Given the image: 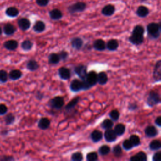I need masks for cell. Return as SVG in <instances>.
Segmentation results:
<instances>
[{
	"label": "cell",
	"instance_id": "6da1fadb",
	"mask_svg": "<svg viewBox=\"0 0 161 161\" xmlns=\"http://www.w3.org/2000/svg\"><path fill=\"white\" fill-rule=\"evenodd\" d=\"M148 35L151 39H157L159 37L160 34L161 27L159 23H150L147 25V27Z\"/></svg>",
	"mask_w": 161,
	"mask_h": 161
},
{
	"label": "cell",
	"instance_id": "7a4b0ae2",
	"mask_svg": "<svg viewBox=\"0 0 161 161\" xmlns=\"http://www.w3.org/2000/svg\"><path fill=\"white\" fill-rule=\"evenodd\" d=\"M86 3L83 1H78L76 2L70 6H69L67 8L69 13L73 14L75 13H80L84 11L86 8Z\"/></svg>",
	"mask_w": 161,
	"mask_h": 161
},
{
	"label": "cell",
	"instance_id": "3957f363",
	"mask_svg": "<svg viewBox=\"0 0 161 161\" xmlns=\"http://www.w3.org/2000/svg\"><path fill=\"white\" fill-rule=\"evenodd\" d=\"M160 101V95L158 93H157L155 91H152L150 92L148 97L147 98V103L149 106H153L158 103H159Z\"/></svg>",
	"mask_w": 161,
	"mask_h": 161
},
{
	"label": "cell",
	"instance_id": "277c9868",
	"mask_svg": "<svg viewBox=\"0 0 161 161\" xmlns=\"http://www.w3.org/2000/svg\"><path fill=\"white\" fill-rule=\"evenodd\" d=\"M50 106L55 109H59L62 108L64 104V99L61 96H56L50 100Z\"/></svg>",
	"mask_w": 161,
	"mask_h": 161
},
{
	"label": "cell",
	"instance_id": "5b68a950",
	"mask_svg": "<svg viewBox=\"0 0 161 161\" xmlns=\"http://www.w3.org/2000/svg\"><path fill=\"white\" fill-rule=\"evenodd\" d=\"M75 73L82 79H86L87 75V67L84 65H79L74 67Z\"/></svg>",
	"mask_w": 161,
	"mask_h": 161
},
{
	"label": "cell",
	"instance_id": "8992f818",
	"mask_svg": "<svg viewBox=\"0 0 161 161\" xmlns=\"http://www.w3.org/2000/svg\"><path fill=\"white\" fill-rule=\"evenodd\" d=\"M85 79L91 87L93 86L97 82V74L94 71H91L87 74Z\"/></svg>",
	"mask_w": 161,
	"mask_h": 161
},
{
	"label": "cell",
	"instance_id": "52a82bcc",
	"mask_svg": "<svg viewBox=\"0 0 161 161\" xmlns=\"http://www.w3.org/2000/svg\"><path fill=\"white\" fill-rule=\"evenodd\" d=\"M143 35L132 33L131 36L129 37V40L133 44L138 45L143 42Z\"/></svg>",
	"mask_w": 161,
	"mask_h": 161
},
{
	"label": "cell",
	"instance_id": "ba28073f",
	"mask_svg": "<svg viewBox=\"0 0 161 161\" xmlns=\"http://www.w3.org/2000/svg\"><path fill=\"white\" fill-rule=\"evenodd\" d=\"M18 25L21 30L26 31L30 28L31 25V22L26 18H21L18 19Z\"/></svg>",
	"mask_w": 161,
	"mask_h": 161
},
{
	"label": "cell",
	"instance_id": "9c48e42d",
	"mask_svg": "<svg viewBox=\"0 0 161 161\" xmlns=\"http://www.w3.org/2000/svg\"><path fill=\"white\" fill-rule=\"evenodd\" d=\"M115 11V7L111 4H107L104 6L102 10H101V13L106 16H112Z\"/></svg>",
	"mask_w": 161,
	"mask_h": 161
},
{
	"label": "cell",
	"instance_id": "30bf717a",
	"mask_svg": "<svg viewBox=\"0 0 161 161\" xmlns=\"http://www.w3.org/2000/svg\"><path fill=\"white\" fill-rule=\"evenodd\" d=\"M161 60H159L155 64L153 70V78L155 81H160L161 79Z\"/></svg>",
	"mask_w": 161,
	"mask_h": 161
},
{
	"label": "cell",
	"instance_id": "8fae6325",
	"mask_svg": "<svg viewBox=\"0 0 161 161\" xmlns=\"http://www.w3.org/2000/svg\"><path fill=\"white\" fill-rule=\"evenodd\" d=\"M117 138V135L113 130L108 129L104 133V138L108 142H114Z\"/></svg>",
	"mask_w": 161,
	"mask_h": 161
},
{
	"label": "cell",
	"instance_id": "7c38bea8",
	"mask_svg": "<svg viewBox=\"0 0 161 161\" xmlns=\"http://www.w3.org/2000/svg\"><path fill=\"white\" fill-rule=\"evenodd\" d=\"M18 42L15 40H9L8 41H6L4 44L3 47L8 50H14L18 48Z\"/></svg>",
	"mask_w": 161,
	"mask_h": 161
},
{
	"label": "cell",
	"instance_id": "4fadbf2b",
	"mask_svg": "<svg viewBox=\"0 0 161 161\" xmlns=\"http://www.w3.org/2000/svg\"><path fill=\"white\" fill-rule=\"evenodd\" d=\"M58 74L60 77L63 80H67L70 79L71 76L70 70L67 67H60L58 70Z\"/></svg>",
	"mask_w": 161,
	"mask_h": 161
},
{
	"label": "cell",
	"instance_id": "5bb4252c",
	"mask_svg": "<svg viewBox=\"0 0 161 161\" xmlns=\"http://www.w3.org/2000/svg\"><path fill=\"white\" fill-rule=\"evenodd\" d=\"M3 31L5 35H6L8 36H10V35H13L16 32V28L13 24L6 23L3 26Z\"/></svg>",
	"mask_w": 161,
	"mask_h": 161
},
{
	"label": "cell",
	"instance_id": "9a60e30c",
	"mask_svg": "<svg viewBox=\"0 0 161 161\" xmlns=\"http://www.w3.org/2000/svg\"><path fill=\"white\" fill-rule=\"evenodd\" d=\"M136 14L140 18H145L149 14V9L147 7L141 5L138 7L136 11Z\"/></svg>",
	"mask_w": 161,
	"mask_h": 161
},
{
	"label": "cell",
	"instance_id": "2e32d148",
	"mask_svg": "<svg viewBox=\"0 0 161 161\" xmlns=\"http://www.w3.org/2000/svg\"><path fill=\"white\" fill-rule=\"evenodd\" d=\"M19 9L15 6H9L5 11L6 14L10 18L16 17L19 14Z\"/></svg>",
	"mask_w": 161,
	"mask_h": 161
},
{
	"label": "cell",
	"instance_id": "e0dca14e",
	"mask_svg": "<svg viewBox=\"0 0 161 161\" xmlns=\"http://www.w3.org/2000/svg\"><path fill=\"white\" fill-rule=\"evenodd\" d=\"M50 18L53 20H58L62 18L63 14L58 9H53L49 12Z\"/></svg>",
	"mask_w": 161,
	"mask_h": 161
},
{
	"label": "cell",
	"instance_id": "ac0fdd59",
	"mask_svg": "<svg viewBox=\"0 0 161 161\" xmlns=\"http://www.w3.org/2000/svg\"><path fill=\"white\" fill-rule=\"evenodd\" d=\"M70 88L74 92L82 90V82L78 79H74L70 84Z\"/></svg>",
	"mask_w": 161,
	"mask_h": 161
},
{
	"label": "cell",
	"instance_id": "d6986e66",
	"mask_svg": "<svg viewBox=\"0 0 161 161\" xmlns=\"http://www.w3.org/2000/svg\"><path fill=\"white\" fill-rule=\"evenodd\" d=\"M147 159V155L143 152H139L130 158L131 161H146Z\"/></svg>",
	"mask_w": 161,
	"mask_h": 161
},
{
	"label": "cell",
	"instance_id": "ffe728a7",
	"mask_svg": "<svg viewBox=\"0 0 161 161\" xmlns=\"http://www.w3.org/2000/svg\"><path fill=\"white\" fill-rule=\"evenodd\" d=\"M50 125V121L47 118H42L38 123V126L39 128L41 130H46L49 128Z\"/></svg>",
	"mask_w": 161,
	"mask_h": 161
},
{
	"label": "cell",
	"instance_id": "44dd1931",
	"mask_svg": "<svg viewBox=\"0 0 161 161\" xmlns=\"http://www.w3.org/2000/svg\"><path fill=\"white\" fill-rule=\"evenodd\" d=\"M71 45L72 47L76 49V50H79L83 45V41L79 37H75L73 38L71 40Z\"/></svg>",
	"mask_w": 161,
	"mask_h": 161
},
{
	"label": "cell",
	"instance_id": "7402d4cb",
	"mask_svg": "<svg viewBox=\"0 0 161 161\" xmlns=\"http://www.w3.org/2000/svg\"><path fill=\"white\" fill-rule=\"evenodd\" d=\"M145 133L148 137H154L157 133V130L154 126H148L145 130Z\"/></svg>",
	"mask_w": 161,
	"mask_h": 161
},
{
	"label": "cell",
	"instance_id": "603a6c76",
	"mask_svg": "<svg viewBox=\"0 0 161 161\" xmlns=\"http://www.w3.org/2000/svg\"><path fill=\"white\" fill-rule=\"evenodd\" d=\"M93 47L96 50L102 51L106 48V43L103 40L97 39L94 42Z\"/></svg>",
	"mask_w": 161,
	"mask_h": 161
},
{
	"label": "cell",
	"instance_id": "cb8c5ba5",
	"mask_svg": "<svg viewBox=\"0 0 161 161\" xmlns=\"http://www.w3.org/2000/svg\"><path fill=\"white\" fill-rule=\"evenodd\" d=\"M118 46H119V43H118V40L116 39L109 40L106 45V47L111 51L116 50L118 48Z\"/></svg>",
	"mask_w": 161,
	"mask_h": 161
},
{
	"label": "cell",
	"instance_id": "d4e9b609",
	"mask_svg": "<svg viewBox=\"0 0 161 161\" xmlns=\"http://www.w3.org/2000/svg\"><path fill=\"white\" fill-rule=\"evenodd\" d=\"M8 77L10 79L13 80H16L20 79L22 77V72L21 70L18 69H14L9 72Z\"/></svg>",
	"mask_w": 161,
	"mask_h": 161
},
{
	"label": "cell",
	"instance_id": "484cf974",
	"mask_svg": "<svg viewBox=\"0 0 161 161\" xmlns=\"http://www.w3.org/2000/svg\"><path fill=\"white\" fill-rule=\"evenodd\" d=\"M33 29L36 33L43 32L45 29V25L42 21H37L34 24Z\"/></svg>",
	"mask_w": 161,
	"mask_h": 161
},
{
	"label": "cell",
	"instance_id": "4316f807",
	"mask_svg": "<svg viewBox=\"0 0 161 161\" xmlns=\"http://www.w3.org/2000/svg\"><path fill=\"white\" fill-rule=\"evenodd\" d=\"M26 68L30 71H35L39 68V64L36 60L33 59H30L28 61L26 64Z\"/></svg>",
	"mask_w": 161,
	"mask_h": 161
},
{
	"label": "cell",
	"instance_id": "83f0119b",
	"mask_svg": "<svg viewBox=\"0 0 161 161\" xmlns=\"http://www.w3.org/2000/svg\"><path fill=\"white\" fill-rule=\"evenodd\" d=\"M103 138V133L99 130H94L91 134V138L94 142H98Z\"/></svg>",
	"mask_w": 161,
	"mask_h": 161
},
{
	"label": "cell",
	"instance_id": "f1b7e54d",
	"mask_svg": "<svg viewBox=\"0 0 161 161\" xmlns=\"http://www.w3.org/2000/svg\"><path fill=\"white\" fill-rule=\"evenodd\" d=\"M108 78L104 72H101L97 74V82L101 85H104L108 82Z\"/></svg>",
	"mask_w": 161,
	"mask_h": 161
},
{
	"label": "cell",
	"instance_id": "f546056e",
	"mask_svg": "<svg viewBox=\"0 0 161 161\" xmlns=\"http://www.w3.org/2000/svg\"><path fill=\"white\" fill-rule=\"evenodd\" d=\"M60 59L58 54L52 53L48 56V62L51 64H57L60 62Z\"/></svg>",
	"mask_w": 161,
	"mask_h": 161
},
{
	"label": "cell",
	"instance_id": "4dcf8cb0",
	"mask_svg": "<svg viewBox=\"0 0 161 161\" xmlns=\"http://www.w3.org/2000/svg\"><path fill=\"white\" fill-rule=\"evenodd\" d=\"M114 131L117 136H121L125 131V126L122 123L117 124L114 127Z\"/></svg>",
	"mask_w": 161,
	"mask_h": 161
},
{
	"label": "cell",
	"instance_id": "1f68e13d",
	"mask_svg": "<svg viewBox=\"0 0 161 161\" xmlns=\"http://www.w3.org/2000/svg\"><path fill=\"white\" fill-rule=\"evenodd\" d=\"M79 99L80 97H76L75 98H74L73 99H72L65 106V109L67 110V111H70L72 109L74 108L75 106L77 105V104L78 103L79 101Z\"/></svg>",
	"mask_w": 161,
	"mask_h": 161
},
{
	"label": "cell",
	"instance_id": "d6a6232c",
	"mask_svg": "<svg viewBox=\"0 0 161 161\" xmlns=\"http://www.w3.org/2000/svg\"><path fill=\"white\" fill-rule=\"evenodd\" d=\"M149 148L152 150H157L161 148V143L158 140H153L149 144Z\"/></svg>",
	"mask_w": 161,
	"mask_h": 161
},
{
	"label": "cell",
	"instance_id": "836d02e7",
	"mask_svg": "<svg viewBox=\"0 0 161 161\" xmlns=\"http://www.w3.org/2000/svg\"><path fill=\"white\" fill-rule=\"evenodd\" d=\"M21 47L22 49L24 50L25 51H28L32 48L33 43L30 40H25L21 43Z\"/></svg>",
	"mask_w": 161,
	"mask_h": 161
},
{
	"label": "cell",
	"instance_id": "e575fe53",
	"mask_svg": "<svg viewBox=\"0 0 161 161\" xmlns=\"http://www.w3.org/2000/svg\"><path fill=\"white\" fill-rule=\"evenodd\" d=\"M101 127L104 129V130H108L110 129L113 127V122L111 119H104L101 124Z\"/></svg>",
	"mask_w": 161,
	"mask_h": 161
},
{
	"label": "cell",
	"instance_id": "d590c367",
	"mask_svg": "<svg viewBox=\"0 0 161 161\" xmlns=\"http://www.w3.org/2000/svg\"><path fill=\"white\" fill-rule=\"evenodd\" d=\"M14 121H15V116L12 113H8V114L6 115L4 118V122L7 125L13 124L14 122Z\"/></svg>",
	"mask_w": 161,
	"mask_h": 161
},
{
	"label": "cell",
	"instance_id": "8d00e7d4",
	"mask_svg": "<svg viewBox=\"0 0 161 161\" xmlns=\"http://www.w3.org/2000/svg\"><path fill=\"white\" fill-rule=\"evenodd\" d=\"M110 147L106 145H103L99 148V153L101 155H106L110 152Z\"/></svg>",
	"mask_w": 161,
	"mask_h": 161
},
{
	"label": "cell",
	"instance_id": "74e56055",
	"mask_svg": "<svg viewBox=\"0 0 161 161\" xmlns=\"http://www.w3.org/2000/svg\"><path fill=\"white\" fill-rule=\"evenodd\" d=\"M129 140L131 141V142L132 143V144L133 145L134 147L138 146L140 144V139L139 136L136 135H131Z\"/></svg>",
	"mask_w": 161,
	"mask_h": 161
},
{
	"label": "cell",
	"instance_id": "f35d334b",
	"mask_svg": "<svg viewBox=\"0 0 161 161\" xmlns=\"http://www.w3.org/2000/svg\"><path fill=\"white\" fill-rule=\"evenodd\" d=\"M86 159L88 161H95V160H97L98 159L97 153L96 152H89V153L87 154Z\"/></svg>",
	"mask_w": 161,
	"mask_h": 161
},
{
	"label": "cell",
	"instance_id": "ab89813d",
	"mask_svg": "<svg viewBox=\"0 0 161 161\" xmlns=\"http://www.w3.org/2000/svg\"><path fill=\"white\" fill-rule=\"evenodd\" d=\"M8 79V74L4 70H0V82H6Z\"/></svg>",
	"mask_w": 161,
	"mask_h": 161
},
{
	"label": "cell",
	"instance_id": "60d3db41",
	"mask_svg": "<svg viewBox=\"0 0 161 161\" xmlns=\"http://www.w3.org/2000/svg\"><path fill=\"white\" fill-rule=\"evenodd\" d=\"M71 159L72 160H74V161H81L83 159V155L82 153L79 152H75L72 155Z\"/></svg>",
	"mask_w": 161,
	"mask_h": 161
},
{
	"label": "cell",
	"instance_id": "b9f144b4",
	"mask_svg": "<svg viewBox=\"0 0 161 161\" xmlns=\"http://www.w3.org/2000/svg\"><path fill=\"white\" fill-rule=\"evenodd\" d=\"M109 116L113 121H117L119 118V113L118 110L114 109L109 113Z\"/></svg>",
	"mask_w": 161,
	"mask_h": 161
},
{
	"label": "cell",
	"instance_id": "7bdbcfd3",
	"mask_svg": "<svg viewBox=\"0 0 161 161\" xmlns=\"http://www.w3.org/2000/svg\"><path fill=\"white\" fill-rule=\"evenodd\" d=\"M113 153L115 157H120L122 154V149L121 147L119 145L114 146L113 148Z\"/></svg>",
	"mask_w": 161,
	"mask_h": 161
},
{
	"label": "cell",
	"instance_id": "ee69618b",
	"mask_svg": "<svg viewBox=\"0 0 161 161\" xmlns=\"http://www.w3.org/2000/svg\"><path fill=\"white\" fill-rule=\"evenodd\" d=\"M144 32H145L144 28L142 25H136V26H135L134 27L133 31H132V33L141 34V35H143Z\"/></svg>",
	"mask_w": 161,
	"mask_h": 161
},
{
	"label": "cell",
	"instance_id": "f6af8a7d",
	"mask_svg": "<svg viewBox=\"0 0 161 161\" xmlns=\"http://www.w3.org/2000/svg\"><path fill=\"white\" fill-rule=\"evenodd\" d=\"M123 147L125 150H129L131 149L134 146L130 140H125L123 142Z\"/></svg>",
	"mask_w": 161,
	"mask_h": 161
},
{
	"label": "cell",
	"instance_id": "bcb514c9",
	"mask_svg": "<svg viewBox=\"0 0 161 161\" xmlns=\"http://www.w3.org/2000/svg\"><path fill=\"white\" fill-rule=\"evenodd\" d=\"M8 112L7 106L3 103L0 104V115H4Z\"/></svg>",
	"mask_w": 161,
	"mask_h": 161
},
{
	"label": "cell",
	"instance_id": "7dc6e473",
	"mask_svg": "<svg viewBox=\"0 0 161 161\" xmlns=\"http://www.w3.org/2000/svg\"><path fill=\"white\" fill-rule=\"evenodd\" d=\"M49 1L50 0H36V3L41 7H44L48 5Z\"/></svg>",
	"mask_w": 161,
	"mask_h": 161
},
{
	"label": "cell",
	"instance_id": "c3c4849f",
	"mask_svg": "<svg viewBox=\"0 0 161 161\" xmlns=\"http://www.w3.org/2000/svg\"><path fill=\"white\" fill-rule=\"evenodd\" d=\"M59 55V57H60V59L62 60H65L67 57H68V53L65 51H62L60 52V53L58 54Z\"/></svg>",
	"mask_w": 161,
	"mask_h": 161
},
{
	"label": "cell",
	"instance_id": "681fc988",
	"mask_svg": "<svg viewBox=\"0 0 161 161\" xmlns=\"http://www.w3.org/2000/svg\"><path fill=\"white\" fill-rule=\"evenodd\" d=\"M152 160L153 161H160L161 160V152H157L154 153L152 157Z\"/></svg>",
	"mask_w": 161,
	"mask_h": 161
},
{
	"label": "cell",
	"instance_id": "f907efd6",
	"mask_svg": "<svg viewBox=\"0 0 161 161\" xmlns=\"http://www.w3.org/2000/svg\"><path fill=\"white\" fill-rule=\"evenodd\" d=\"M14 158L11 156H3L0 158V160L5 161V160H14Z\"/></svg>",
	"mask_w": 161,
	"mask_h": 161
},
{
	"label": "cell",
	"instance_id": "816d5d0a",
	"mask_svg": "<svg viewBox=\"0 0 161 161\" xmlns=\"http://www.w3.org/2000/svg\"><path fill=\"white\" fill-rule=\"evenodd\" d=\"M136 108H137V105L135 103H133V104L131 103L128 106V109L130 110H135Z\"/></svg>",
	"mask_w": 161,
	"mask_h": 161
},
{
	"label": "cell",
	"instance_id": "f5cc1de1",
	"mask_svg": "<svg viewBox=\"0 0 161 161\" xmlns=\"http://www.w3.org/2000/svg\"><path fill=\"white\" fill-rule=\"evenodd\" d=\"M155 124L158 126H161V116H158L156 119H155Z\"/></svg>",
	"mask_w": 161,
	"mask_h": 161
},
{
	"label": "cell",
	"instance_id": "db71d44e",
	"mask_svg": "<svg viewBox=\"0 0 161 161\" xmlns=\"http://www.w3.org/2000/svg\"><path fill=\"white\" fill-rule=\"evenodd\" d=\"M36 96H40V97H39V99H42V97H43V94H42L41 92H37V94H36Z\"/></svg>",
	"mask_w": 161,
	"mask_h": 161
},
{
	"label": "cell",
	"instance_id": "11a10c76",
	"mask_svg": "<svg viewBox=\"0 0 161 161\" xmlns=\"http://www.w3.org/2000/svg\"><path fill=\"white\" fill-rule=\"evenodd\" d=\"M2 32H3V30H2V28H1V27L0 26V35L2 34Z\"/></svg>",
	"mask_w": 161,
	"mask_h": 161
}]
</instances>
